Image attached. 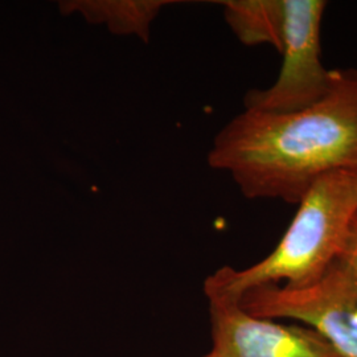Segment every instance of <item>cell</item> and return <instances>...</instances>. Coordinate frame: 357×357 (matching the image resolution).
I'll list each match as a JSON object with an SVG mask.
<instances>
[{"instance_id": "obj_1", "label": "cell", "mask_w": 357, "mask_h": 357, "mask_svg": "<svg viewBox=\"0 0 357 357\" xmlns=\"http://www.w3.org/2000/svg\"><path fill=\"white\" fill-rule=\"evenodd\" d=\"M208 165L246 199L298 204L320 178L357 172V69H335L318 102L287 113L243 109L221 128Z\"/></svg>"}, {"instance_id": "obj_2", "label": "cell", "mask_w": 357, "mask_h": 357, "mask_svg": "<svg viewBox=\"0 0 357 357\" xmlns=\"http://www.w3.org/2000/svg\"><path fill=\"white\" fill-rule=\"evenodd\" d=\"M357 218V172H332L312 184L275 249L250 268L224 266L204 282V294L240 301L264 284L303 287L318 281L344 250Z\"/></svg>"}, {"instance_id": "obj_3", "label": "cell", "mask_w": 357, "mask_h": 357, "mask_svg": "<svg viewBox=\"0 0 357 357\" xmlns=\"http://www.w3.org/2000/svg\"><path fill=\"white\" fill-rule=\"evenodd\" d=\"M238 303L255 317L306 326L342 356L357 357V282L339 261L314 283L264 284L246 291Z\"/></svg>"}, {"instance_id": "obj_4", "label": "cell", "mask_w": 357, "mask_h": 357, "mask_svg": "<svg viewBox=\"0 0 357 357\" xmlns=\"http://www.w3.org/2000/svg\"><path fill=\"white\" fill-rule=\"evenodd\" d=\"M283 4L280 75L268 89L249 90L243 97L245 109L296 112L318 102L331 88L335 69H327L320 54V26L327 1L283 0Z\"/></svg>"}, {"instance_id": "obj_5", "label": "cell", "mask_w": 357, "mask_h": 357, "mask_svg": "<svg viewBox=\"0 0 357 357\" xmlns=\"http://www.w3.org/2000/svg\"><path fill=\"white\" fill-rule=\"evenodd\" d=\"M206 299L217 357H343L306 326L255 317L227 298Z\"/></svg>"}, {"instance_id": "obj_6", "label": "cell", "mask_w": 357, "mask_h": 357, "mask_svg": "<svg viewBox=\"0 0 357 357\" xmlns=\"http://www.w3.org/2000/svg\"><path fill=\"white\" fill-rule=\"evenodd\" d=\"M167 0H61L63 16L79 15L86 23L106 26L115 36H135L143 43L151 38V26Z\"/></svg>"}, {"instance_id": "obj_7", "label": "cell", "mask_w": 357, "mask_h": 357, "mask_svg": "<svg viewBox=\"0 0 357 357\" xmlns=\"http://www.w3.org/2000/svg\"><path fill=\"white\" fill-rule=\"evenodd\" d=\"M231 32L246 47L262 44L281 51L284 4L283 0H227L220 1Z\"/></svg>"}, {"instance_id": "obj_8", "label": "cell", "mask_w": 357, "mask_h": 357, "mask_svg": "<svg viewBox=\"0 0 357 357\" xmlns=\"http://www.w3.org/2000/svg\"><path fill=\"white\" fill-rule=\"evenodd\" d=\"M337 261L344 265L345 268L357 282V218L348 237V241L345 243L344 250Z\"/></svg>"}, {"instance_id": "obj_9", "label": "cell", "mask_w": 357, "mask_h": 357, "mask_svg": "<svg viewBox=\"0 0 357 357\" xmlns=\"http://www.w3.org/2000/svg\"><path fill=\"white\" fill-rule=\"evenodd\" d=\"M204 357H217L216 355H213V354H212V352H209V354H208V355H205Z\"/></svg>"}]
</instances>
